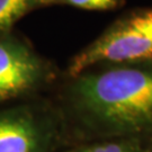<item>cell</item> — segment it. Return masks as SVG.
<instances>
[{"instance_id":"cell-1","label":"cell","mask_w":152,"mask_h":152,"mask_svg":"<svg viewBox=\"0 0 152 152\" xmlns=\"http://www.w3.org/2000/svg\"><path fill=\"white\" fill-rule=\"evenodd\" d=\"M64 78L53 103L68 145L152 135V62L99 64Z\"/></svg>"},{"instance_id":"cell-2","label":"cell","mask_w":152,"mask_h":152,"mask_svg":"<svg viewBox=\"0 0 152 152\" xmlns=\"http://www.w3.org/2000/svg\"><path fill=\"white\" fill-rule=\"evenodd\" d=\"M66 145L53 100L35 97L0 105V152H58Z\"/></svg>"},{"instance_id":"cell-3","label":"cell","mask_w":152,"mask_h":152,"mask_svg":"<svg viewBox=\"0 0 152 152\" xmlns=\"http://www.w3.org/2000/svg\"><path fill=\"white\" fill-rule=\"evenodd\" d=\"M152 62V7L126 14L77 53L65 70L73 77L91 66Z\"/></svg>"},{"instance_id":"cell-4","label":"cell","mask_w":152,"mask_h":152,"mask_svg":"<svg viewBox=\"0 0 152 152\" xmlns=\"http://www.w3.org/2000/svg\"><path fill=\"white\" fill-rule=\"evenodd\" d=\"M58 76L55 65L26 39L14 32L0 36V105L38 97Z\"/></svg>"},{"instance_id":"cell-5","label":"cell","mask_w":152,"mask_h":152,"mask_svg":"<svg viewBox=\"0 0 152 152\" xmlns=\"http://www.w3.org/2000/svg\"><path fill=\"white\" fill-rule=\"evenodd\" d=\"M58 152H152V135L117 136L75 143Z\"/></svg>"},{"instance_id":"cell-6","label":"cell","mask_w":152,"mask_h":152,"mask_svg":"<svg viewBox=\"0 0 152 152\" xmlns=\"http://www.w3.org/2000/svg\"><path fill=\"white\" fill-rule=\"evenodd\" d=\"M55 5V0H0V36L10 32L32 11Z\"/></svg>"},{"instance_id":"cell-7","label":"cell","mask_w":152,"mask_h":152,"mask_svg":"<svg viewBox=\"0 0 152 152\" xmlns=\"http://www.w3.org/2000/svg\"><path fill=\"white\" fill-rule=\"evenodd\" d=\"M123 4L124 0H55V5H68L86 10H110Z\"/></svg>"}]
</instances>
